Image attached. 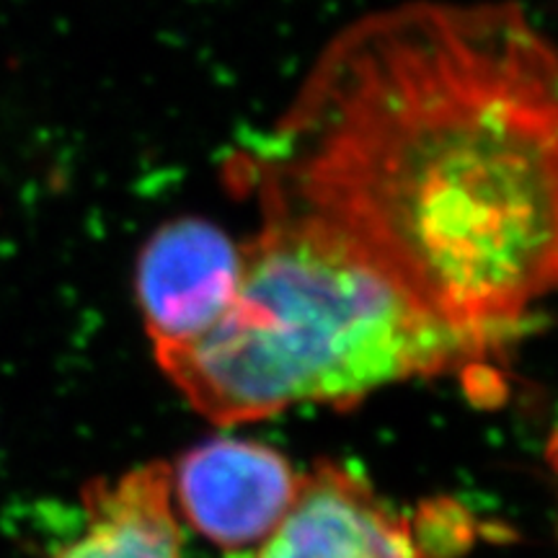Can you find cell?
<instances>
[{
  "label": "cell",
  "instance_id": "obj_2",
  "mask_svg": "<svg viewBox=\"0 0 558 558\" xmlns=\"http://www.w3.org/2000/svg\"><path fill=\"white\" fill-rule=\"evenodd\" d=\"M228 311L158 365L215 424L352 407L390 383L481 367L499 347L424 308L357 243L269 192Z\"/></svg>",
  "mask_w": 558,
  "mask_h": 558
},
{
  "label": "cell",
  "instance_id": "obj_4",
  "mask_svg": "<svg viewBox=\"0 0 558 558\" xmlns=\"http://www.w3.org/2000/svg\"><path fill=\"white\" fill-rule=\"evenodd\" d=\"M243 251L213 222L181 218L145 243L137 298L153 347L184 344L215 326L233 303Z\"/></svg>",
  "mask_w": 558,
  "mask_h": 558
},
{
  "label": "cell",
  "instance_id": "obj_3",
  "mask_svg": "<svg viewBox=\"0 0 558 558\" xmlns=\"http://www.w3.org/2000/svg\"><path fill=\"white\" fill-rule=\"evenodd\" d=\"M435 550L424 518L411 522L357 473L320 460L298 478L277 525L230 558H435Z\"/></svg>",
  "mask_w": 558,
  "mask_h": 558
},
{
  "label": "cell",
  "instance_id": "obj_6",
  "mask_svg": "<svg viewBox=\"0 0 558 558\" xmlns=\"http://www.w3.org/2000/svg\"><path fill=\"white\" fill-rule=\"evenodd\" d=\"M171 473L169 465L148 463L114 484H90L81 535L54 558H184Z\"/></svg>",
  "mask_w": 558,
  "mask_h": 558
},
{
  "label": "cell",
  "instance_id": "obj_5",
  "mask_svg": "<svg viewBox=\"0 0 558 558\" xmlns=\"http://www.w3.org/2000/svg\"><path fill=\"white\" fill-rule=\"evenodd\" d=\"M171 478L194 530L222 548L243 550L277 525L300 476L267 445L213 439L181 460Z\"/></svg>",
  "mask_w": 558,
  "mask_h": 558
},
{
  "label": "cell",
  "instance_id": "obj_1",
  "mask_svg": "<svg viewBox=\"0 0 558 558\" xmlns=\"http://www.w3.org/2000/svg\"><path fill=\"white\" fill-rule=\"evenodd\" d=\"M275 158L269 192L488 344L554 288L556 52L514 0H407L352 21L277 122Z\"/></svg>",
  "mask_w": 558,
  "mask_h": 558
}]
</instances>
